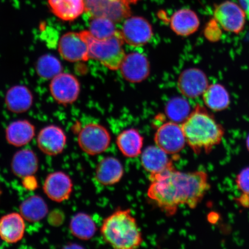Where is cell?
Instances as JSON below:
<instances>
[{
    "label": "cell",
    "mask_w": 249,
    "mask_h": 249,
    "mask_svg": "<svg viewBox=\"0 0 249 249\" xmlns=\"http://www.w3.org/2000/svg\"><path fill=\"white\" fill-rule=\"evenodd\" d=\"M23 185L25 188L30 190V191H33V190L36 189L38 182H37L35 177L33 176L23 178Z\"/></svg>",
    "instance_id": "1f68e13d"
},
{
    "label": "cell",
    "mask_w": 249,
    "mask_h": 249,
    "mask_svg": "<svg viewBox=\"0 0 249 249\" xmlns=\"http://www.w3.org/2000/svg\"><path fill=\"white\" fill-rule=\"evenodd\" d=\"M67 138L63 129L50 124L40 130L37 136V145L40 151L49 156H57L64 151Z\"/></svg>",
    "instance_id": "7c38bea8"
},
{
    "label": "cell",
    "mask_w": 249,
    "mask_h": 249,
    "mask_svg": "<svg viewBox=\"0 0 249 249\" xmlns=\"http://www.w3.org/2000/svg\"><path fill=\"white\" fill-rule=\"evenodd\" d=\"M71 234L82 241H89L95 235L97 228L89 214L77 213L71 218L70 223Z\"/></svg>",
    "instance_id": "4316f807"
},
{
    "label": "cell",
    "mask_w": 249,
    "mask_h": 249,
    "mask_svg": "<svg viewBox=\"0 0 249 249\" xmlns=\"http://www.w3.org/2000/svg\"><path fill=\"white\" fill-rule=\"evenodd\" d=\"M123 165L118 159L108 157L103 159L95 170V178L100 184L111 186L117 184L123 178Z\"/></svg>",
    "instance_id": "ac0fdd59"
},
{
    "label": "cell",
    "mask_w": 249,
    "mask_h": 249,
    "mask_svg": "<svg viewBox=\"0 0 249 249\" xmlns=\"http://www.w3.org/2000/svg\"><path fill=\"white\" fill-rule=\"evenodd\" d=\"M58 50L61 57L67 61H86L89 59L88 46L80 32L64 34L59 40Z\"/></svg>",
    "instance_id": "8fae6325"
},
{
    "label": "cell",
    "mask_w": 249,
    "mask_h": 249,
    "mask_svg": "<svg viewBox=\"0 0 249 249\" xmlns=\"http://www.w3.org/2000/svg\"><path fill=\"white\" fill-rule=\"evenodd\" d=\"M141 162L142 167L149 176L155 175L173 166L169 154L157 145L149 146L142 152Z\"/></svg>",
    "instance_id": "e0dca14e"
},
{
    "label": "cell",
    "mask_w": 249,
    "mask_h": 249,
    "mask_svg": "<svg viewBox=\"0 0 249 249\" xmlns=\"http://www.w3.org/2000/svg\"><path fill=\"white\" fill-rule=\"evenodd\" d=\"M32 92L26 86L12 87L6 93L5 103L8 110L12 113L20 114L29 110L33 104Z\"/></svg>",
    "instance_id": "44dd1931"
},
{
    "label": "cell",
    "mask_w": 249,
    "mask_h": 249,
    "mask_svg": "<svg viewBox=\"0 0 249 249\" xmlns=\"http://www.w3.org/2000/svg\"><path fill=\"white\" fill-rule=\"evenodd\" d=\"M39 169L37 155L30 149H23L16 152L11 161V170L15 176L23 179L35 175Z\"/></svg>",
    "instance_id": "d6986e66"
},
{
    "label": "cell",
    "mask_w": 249,
    "mask_h": 249,
    "mask_svg": "<svg viewBox=\"0 0 249 249\" xmlns=\"http://www.w3.org/2000/svg\"><path fill=\"white\" fill-rule=\"evenodd\" d=\"M120 69L124 79L133 83L142 82L150 73L147 58L139 53H132L124 56Z\"/></svg>",
    "instance_id": "9a60e30c"
},
{
    "label": "cell",
    "mask_w": 249,
    "mask_h": 249,
    "mask_svg": "<svg viewBox=\"0 0 249 249\" xmlns=\"http://www.w3.org/2000/svg\"><path fill=\"white\" fill-rule=\"evenodd\" d=\"M20 213H9L0 218V237L8 244L20 242L24 236L26 224Z\"/></svg>",
    "instance_id": "2e32d148"
},
{
    "label": "cell",
    "mask_w": 249,
    "mask_h": 249,
    "mask_svg": "<svg viewBox=\"0 0 249 249\" xmlns=\"http://www.w3.org/2000/svg\"><path fill=\"white\" fill-rule=\"evenodd\" d=\"M140 0H84L85 11L91 18H105L114 23L131 16V5Z\"/></svg>",
    "instance_id": "5b68a950"
},
{
    "label": "cell",
    "mask_w": 249,
    "mask_h": 249,
    "mask_svg": "<svg viewBox=\"0 0 249 249\" xmlns=\"http://www.w3.org/2000/svg\"><path fill=\"white\" fill-rule=\"evenodd\" d=\"M117 145L126 158H135L142 154L144 138L136 129L124 130L117 138Z\"/></svg>",
    "instance_id": "cb8c5ba5"
},
{
    "label": "cell",
    "mask_w": 249,
    "mask_h": 249,
    "mask_svg": "<svg viewBox=\"0 0 249 249\" xmlns=\"http://www.w3.org/2000/svg\"><path fill=\"white\" fill-rule=\"evenodd\" d=\"M239 5L245 12L247 18L249 19V0H239Z\"/></svg>",
    "instance_id": "d6a6232c"
},
{
    "label": "cell",
    "mask_w": 249,
    "mask_h": 249,
    "mask_svg": "<svg viewBox=\"0 0 249 249\" xmlns=\"http://www.w3.org/2000/svg\"><path fill=\"white\" fill-rule=\"evenodd\" d=\"M154 141L158 147L167 154L172 155L179 154L186 144L182 126L172 121L158 127L155 134Z\"/></svg>",
    "instance_id": "ba28073f"
},
{
    "label": "cell",
    "mask_w": 249,
    "mask_h": 249,
    "mask_svg": "<svg viewBox=\"0 0 249 249\" xmlns=\"http://www.w3.org/2000/svg\"><path fill=\"white\" fill-rule=\"evenodd\" d=\"M71 177L62 171L50 173L43 183V191L51 200L62 202L69 200L73 191Z\"/></svg>",
    "instance_id": "4fadbf2b"
},
{
    "label": "cell",
    "mask_w": 249,
    "mask_h": 249,
    "mask_svg": "<svg viewBox=\"0 0 249 249\" xmlns=\"http://www.w3.org/2000/svg\"><path fill=\"white\" fill-rule=\"evenodd\" d=\"M52 13L63 21L77 19L85 11L84 0H48Z\"/></svg>",
    "instance_id": "603a6c76"
},
{
    "label": "cell",
    "mask_w": 249,
    "mask_h": 249,
    "mask_svg": "<svg viewBox=\"0 0 249 249\" xmlns=\"http://www.w3.org/2000/svg\"><path fill=\"white\" fill-rule=\"evenodd\" d=\"M36 135V127L26 120H18L9 124L5 129V138L9 144L23 147L31 142Z\"/></svg>",
    "instance_id": "ffe728a7"
},
{
    "label": "cell",
    "mask_w": 249,
    "mask_h": 249,
    "mask_svg": "<svg viewBox=\"0 0 249 249\" xmlns=\"http://www.w3.org/2000/svg\"><path fill=\"white\" fill-rule=\"evenodd\" d=\"M78 144L83 152L89 155H96L107 151L110 146V133L98 124H86L77 136Z\"/></svg>",
    "instance_id": "8992f818"
},
{
    "label": "cell",
    "mask_w": 249,
    "mask_h": 249,
    "mask_svg": "<svg viewBox=\"0 0 249 249\" xmlns=\"http://www.w3.org/2000/svg\"><path fill=\"white\" fill-rule=\"evenodd\" d=\"M182 129L187 144L196 154H208L219 145L225 129L206 109L198 105L183 123Z\"/></svg>",
    "instance_id": "7a4b0ae2"
},
{
    "label": "cell",
    "mask_w": 249,
    "mask_h": 249,
    "mask_svg": "<svg viewBox=\"0 0 249 249\" xmlns=\"http://www.w3.org/2000/svg\"><path fill=\"white\" fill-rule=\"evenodd\" d=\"M214 19L222 29L230 33L238 34L244 30L247 16L240 5L227 1L216 6Z\"/></svg>",
    "instance_id": "52a82bcc"
},
{
    "label": "cell",
    "mask_w": 249,
    "mask_h": 249,
    "mask_svg": "<svg viewBox=\"0 0 249 249\" xmlns=\"http://www.w3.org/2000/svg\"><path fill=\"white\" fill-rule=\"evenodd\" d=\"M20 213L30 223L38 222L44 219L49 213L48 205L39 196H31L21 202Z\"/></svg>",
    "instance_id": "d4e9b609"
},
{
    "label": "cell",
    "mask_w": 249,
    "mask_h": 249,
    "mask_svg": "<svg viewBox=\"0 0 249 249\" xmlns=\"http://www.w3.org/2000/svg\"><path fill=\"white\" fill-rule=\"evenodd\" d=\"M235 183L243 194L249 196V167L245 168L238 174Z\"/></svg>",
    "instance_id": "4dcf8cb0"
},
{
    "label": "cell",
    "mask_w": 249,
    "mask_h": 249,
    "mask_svg": "<svg viewBox=\"0 0 249 249\" xmlns=\"http://www.w3.org/2000/svg\"><path fill=\"white\" fill-rule=\"evenodd\" d=\"M247 144V147L248 150L249 152V135L248 136V138L247 139V144Z\"/></svg>",
    "instance_id": "836d02e7"
},
{
    "label": "cell",
    "mask_w": 249,
    "mask_h": 249,
    "mask_svg": "<svg viewBox=\"0 0 249 249\" xmlns=\"http://www.w3.org/2000/svg\"><path fill=\"white\" fill-rule=\"evenodd\" d=\"M80 34L88 46L89 58L101 62L109 70L120 69L125 56L121 31L110 38L104 39L94 38L89 31H81Z\"/></svg>",
    "instance_id": "277c9868"
},
{
    "label": "cell",
    "mask_w": 249,
    "mask_h": 249,
    "mask_svg": "<svg viewBox=\"0 0 249 249\" xmlns=\"http://www.w3.org/2000/svg\"><path fill=\"white\" fill-rule=\"evenodd\" d=\"M170 23L171 30L177 35L188 36L197 31L200 21L195 12L185 8L176 12L171 17Z\"/></svg>",
    "instance_id": "7402d4cb"
},
{
    "label": "cell",
    "mask_w": 249,
    "mask_h": 249,
    "mask_svg": "<svg viewBox=\"0 0 249 249\" xmlns=\"http://www.w3.org/2000/svg\"><path fill=\"white\" fill-rule=\"evenodd\" d=\"M191 107L186 99L174 97L168 102L165 111L166 116L172 122L183 123L191 114Z\"/></svg>",
    "instance_id": "83f0119b"
},
{
    "label": "cell",
    "mask_w": 249,
    "mask_h": 249,
    "mask_svg": "<svg viewBox=\"0 0 249 249\" xmlns=\"http://www.w3.org/2000/svg\"><path fill=\"white\" fill-rule=\"evenodd\" d=\"M149 180L148 197L167 216L174 215L180 205L195 209L211 187L205 171L182 172L174 166L149 176Z\"/></svg>",
    "instance_id": "6da1fadb"
},
{
    "label": "cell",
    "mask_w": 249,
    "mask_h": 249,
    "mask_svg": "<svg viewBox=\"0 0 249 249\" xmlns=\"http://www.w3.org/2000/svg\"><path fill=\"white\" fill-rule=\"evenodd\" d=\"M101 232L104 240L118 249L138 248L142 244V233L130 210L114 212L103 222Z\"/></svg>",
    "instance_id": "3957f363"
},
{
    "label": "cell",
    "mask_w": 249,
    "mask_h": 249,
    "mask_svg": "<svg viewBox=\"0 0 249 249\" xmlns=\"http://www.w3.org/2000/svg\"><path fill=\"white\" fill-rule=\"evenodd\" d=\"M202 99L208 108L213 111H222L228 108L230 104V96L225 87L220 84L208 86Z\"/></svg>",
    "instance_id": "484cf974"
},
{
    "label": "cell",
    "mask_w": 249,
    "mask_h": 249,
    "mask_svg": "<svg viewBox=\"0 0 249 249\" xmlns=\"http://www.w3.org/2000/svg\"><path fill=\"white\" fill-rule=\"evenodd\" d=\"M49 89L52 97L58 104L70 105L79 97L80 85L73 74L61 72L51 80Z\"/></svg>",
    "instance_id": "9c48e42d"
},
{
    "label": "cell",
    "mask_w": 249,
    "mask_h": 249,
    "mask_svg": "<svg viewBox=\"0 0 249 249\" xmlns=\"http://www.w3.org/2000/svg\"><path fill=\"white\" fill-rule=\"evenodd\" d=\"M37 74L43 79L52 80L62 72L61 62L52 54H45L38 59L36 64Z\"/></svg>",
    "instance_id": "f1b7e54d"
},
{
    "label": "cell",
    "mask_w": 249,
    "mask_h": 249,
    "mask_svg": "<svg viewBox=\"0 0 249 249\" xmlns=\"http://www.w3.org/2000/svg\"><path fill=\"white\" fill-rule=\"evenodd\" d=\"M121 36L127 44L138 47L144 45L152 38L153 30L150 23L145 18L130 17L123 24Z\"/></svg>",
    "instance_id": "30bf717a"
},
{
    "label": "cell",
    "mask_w": 249,
    "mask_h": 249,
    "mask_svg": "<svg viewBox=\"0 0 249 249\" xmlns=\"http://www.w3.org/2000/svg\"><path fill=\"white\" fill-rule=\"evenodd\" d=\"M208 86L206 74L197 68L183 71L178 80L179 91L188 98H197L202 95Z\"/></svg>",
    "instance_id": "5bb4252c"
},
{
    "label": "cell",
    "mask_w": 249,
    "mask_h": 249,
    "mask_svg": "<svg viewBox=\"0 0 249 249\" xmlns=\"http://www.w3.org/2000/svg\"><path fill=\"white\" fill-rule=\"evenodd\" d=\"M1 194H2V191H1V188H0V196H1Z\"/></svg>",
    "instance_id": "e575fe53"
},
{
    "label": "cell",
    "mask_w": 249,
    "mask_h": 249,
    "mask_svg": "<svg viewBox=\"0 0 249 249\" xmlns=\"http://www.w3.org/2000/svg\"><path fill=\"white\" fill-rule=\"evenodd\" d=\"M89 24V33L95 38H110L118 33L114 21L105 18H93Z\"/></svg>",
    "instance_id": "f546056e"
}]
</instances>
